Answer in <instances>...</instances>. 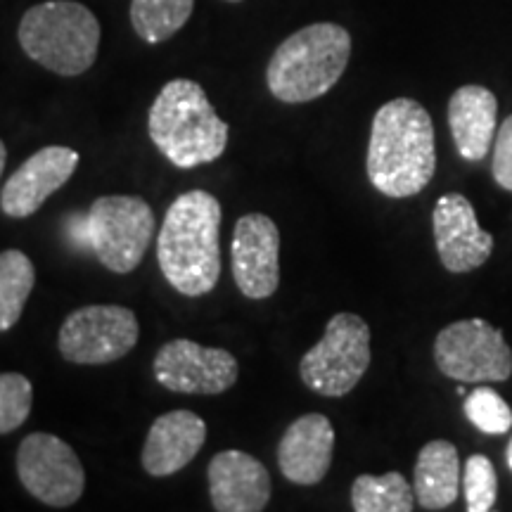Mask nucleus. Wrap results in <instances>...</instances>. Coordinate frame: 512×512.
Wrapping results in <instances>:
<instances>
[{
	"instance_id": "nucleus-24",
	"label": "nucleus",
	"mask_w": 512,
	"mask_h": 512,
	"mask_svg": "<svg viewBox=\"0 0 512 512\" xmlns=\"http://www.w3.org/2000/svg\"><path fill=\"white\" fill-rule=\"evenodd\" d=\"M34 387L22 373H0V434L19 430L31 415Z\"/></svg>"
},
{
	"instance_id": "nucleus-17",
	"label": "nucleus",
	"mask_w": 512,
	"mask_h": 512,
	"mask_svg": "<svg viewBox=\"0 0 512 512\" xmlns=\"http://www.w3.org/2000/svg\"><path fill=\"white\" fill-rule=\"evenodd\" d=\"M207 441V422L192 411H171L159 415L147 432L143 456L150 477H171L195 460Z\"/></svg>"
},
{
	"instance_id": "nucleus-6",
	"label": "nucleus",
	"mask_w": 512,
	"mask_h": 512,
	"mask_svg": "<svg viewBox=\"0 0 512 512\" xmlns=\"http://www.w3.org/2000/svg\"><path fill=\"white\" fill-rule=\"evenodd\" d=\"M370 328L356 313H335L325 335L299 361V377L320 396H347L370 368Z\"/></svg>"
},
{
	"instance_id": "nucleus-23",
	"label": "nucleus",
	"mask_w": 512,
	"mask_h": 512,
	"mask_svg": "<svg viewBox=\"0 0 512 512\" xmlns=\"http://www.w3.org/2000/svg\"><path fill=\"white\" fill-rule=\"evenodd\" d=\"M465 418L484 434H505L512 427L508 401L489 387L472 389V394L465 396Z\"/></svg>"
},
{
	"instance_id": "nucleus-5",
	"label": "nucleus",
	"mask_w": 512,
	"mask_h": 512,
	"mask_svg": "<svg viewBox=\"0 0 512 512\" xmlns=\"http://www.w3.org/2000/svg\"><path fill=\"white\" fill-rule=\"evenodd\" d=\"M19 46L31 60L60 76H79L93 67L100 48V22L86 5L48 0L24 12Z\"/></svg>"
},
{
	"instance_id": "nucleus-21",
	"label": "nucleus",
	"mask_w": 512,
	"mask_h": 512,
	"mask_svg": "<svg viewBox=\"0 0 512 512\" xmlns=\"http://www.w3.org/2000/svg\"><path fill=\"white\" fill-rule=\"evenodd\" d=\"M351 508L356 512H411L415 491L401 472L358 475L351 484Z\"/></svg>"
},
{
	"instance_id": "nucleus-14",
	"label": "nucleus",
	"mask_w": 512,
	"mask_h": 512,
	"mask_svg": "<svg viewBox=\"0 0 512 512\" xmlns=\"http://www.w3.org/2000/svg\"><path fill=\"white\" fill-rule=\"evenodd\" d=\"M81 157L72 147L50 145L31 155L0 192V209L10 219H29L74 176Z\"/></svg>"
},
{
	"instance_id": "nucleus-18",
	"label": "nucleus",
	"mask_w": 512,
	"mask_h": 512,
	"mask_svg": "<svg viewBox=\"0 0 512 512\" xmlns=\"http://www.w3.org/2000/svg\"><path fill=\"white\" fill-rule=\"evenodd\" d=\"M498 100L489 88L467 83L448 100V128L465 162H482L496 136Z\"/></svg>"
},
{
	"instance_id": "nucleus-29",
	"label": "nucleus",
	"mask_w": 512,
	"mask_h": 512,
	"mask_svg": "<svg viewBox=\"0 0 512 512\" xmlns=\"http://www.w3.org/2000/svg\"><path fill=\"white\" fill-rule=\"evenodd\" d=\"M226 3H242V0H226Z\"/></svg>"
},
{
	"instance_id": "nucleus-25",
	"label": "nucleus",
	"mask_w": 512,
	"mask_h": 512,
	"mask_svg": "<svg viewBox=\"0 0 512 512\" xmlns=\"http://www.w3.org/2000/svg\"><path fill=\"white\" fill-rule=\"evenodd\" d=\"M463 489L467 512H489L496 505L498 475L496 467L482 453L467 458L463 467Z\"/></svg>"
},
{
	"instance_id": "nucleus-16",
	"label": "nucleus",
	"mask_w": 512,
	"mask_h": 512,
	"mask_svg": "<svg viewBox=\"0 0 512 512\" xmlns=\"http://www.w3.org/2000/svg\"><path fill=\"white\" fill-rule=\"evenodd\" d=\"M335 456V427L323 413H306L287 427L278 444V467L287 482L320 484Z\"/></svg>"
},
{
	"instance_id": "nucleus-26",
	"label": "nucleus",
	"mask_w": 512,
	"mask_h": 512,
	"mask_svg": "<svg viewBox=\"0 0 512 512\" xmlns=\"http://www.w3.org/2000/svg\"><path fill=\"white\" fill-rule=\"evenodd\" d=\"M491 171H494V181L501 185L503 190L512 192V114L503 121L496 133L494 164H491Z\"/></svg>"
},
{
	"instance_id": "nucleus-13",
	"label": "nucleus",
	"mask_w": 512,
	"mask_h": 512,
	"mask_svg": "<svg viewBox=\"0 0 512 512\" xmlns=\"http://www.w3.org/2000/svg\"><path fill=\"white\" fill-rule=\"evenodd\" d=\"M434 242L448 273H470L494 252V235L479 228L475 207L460 192L441 195L432 211Z\"/></svg>"
},
{
	"instance_id": "nucleus-12",
	"label": "nucleus",
	"mask_w": 512,
	"mask_h": 512,
	"mask_svg": "<svg viewBox=\"0 0 512 512\" xmlns=\"http://www.w3.org/2000/svg\"><path fill=\"white\" fill-rule=\"evenodd\" d=\"M233 280L247 299H268L280 285V230L266 214L238 219L230 245Z\"/></svg>"
},
{
	"instance_id": "nucleus-28",
	"label": "nucleus",
	"mask_w": 512,
	"mask_h": 512,
	"mask_svg": "<svg viewBox=\"0 0 512 512\" xmlns=\"http://www.w3.org/2000/svg\"><path fill=\"white\" fill-rule=\"evenodd\" d=\"M505 460H508V467H510V472H512V439H510V444H508V451H505Z\"/></svg>"
},
{
	"instance_id": "nucleus-19",
	"label": "nucleus",
	"mask_w": 512,
	"mask_h": 512,
	"mask_svg": "<svg viewBox=\"0 0 512 512\" xmlns=\"http://www.w3.org/2000/svg\"><path fill=\"white\" fill-rule=\"evenodd\" d=\"M415 501L422 510H446L460 491L458 448L446 439H434L420 448L415 460Z\"/></svg>"
},
{
	"instance_id": "nucleus-8",
	"label": "nucleus",
	"mask_w": 512,
	"mask_h": 512,
	"mask_svg": "<svg viewBox=\"0 0 512 512\" xmlns=\"http://www.w3.org/2000/svg\"><path fill=\"white\" fill-rule=\"evenodd\" d=\"M434 363L458 382H508L512 377V349L503 332L484 318L446 325L434 339Z\"/></svg>"
},
{
	"instance_id": "nucleus-9",
	"label": "nucleus",
	"mask_w": 512,
	"mask_h": 512,
	"mask_svg": "<svg viewBox=\"0 0 512 512\" xmlns=\"http://www.w3.org/2000/svg\"><path fill=\"white\" fill-rule=\"evenodd\" d=\"M136 313L117 304H91L64 318L57 347L64 361L76 366H107L138 344Z\"/></svg>"
},
{
	"instance_id": "nucleus-7",
	"label": "nucleus",
	"mask_w": 512,
	"mask_h": 512,
	"mask_svg": "<svg viewBox=\"0 0 512 512\" xmlns=\"http://www.w3.org/2000/svg\"><path fill=\"white\" fill-rule=\"evenodd\" d=\"M155 211L143 197L105 195L86 216V245L107 271H136L155 238Z\"/></svg>"
},
{
	"instance_id": "nucleus-1",
	"label": "nucleus",
	"mask_w": 512,
	"mask_h": 512,
	"mask_svg": "<svg viewBox=\"0 0 512 512\" xmlns=\"http://www.w3.org/2000/svg\"><path fill=\"white\" fill-rule=\"evenodd\" d=\"M366 169L373 188L392 200H406L430 185L437 171L434 124L418 100L396 98L375 112Z\"/></svg>"
},
{
	"instance_id": "nucleus-10",
	"label": "nucleus",
	"mask_w": 512,
	"mask_h": 512,
	"mask_svg": "<svg viewBox=\"0 0 512 512\" xmlns=\"http://www.w3.org/2000/svg\"><path fill=\"white\" fill-rule=\"evenodd\" d=\"M17 475L36 501L50 508H69L83 496L86 470L67 441L34 432L17 448Z\"/></svg>"
},
{
	"instance_id": "nucleus-15",
	"label": "nucleus",
	"mask_w": 512,
	"mask_h": 512,
	"mask_svg": "<svg viewBox=\"0 0 512 512\" xmlns=\"http://www.w3.org/2000/svg\"><path fill=\"white\" fill-rule=\"evenodd\" d=\"M209 496L219 512H261L271 501V475L266 465L238 448L209 460Z\"/></svg>"
},
{
	"instance_id": "nucleus-4",
	"label": "nucleus",
	"mask_w": 512,
	"mask_h": 512,
	"mask_svg": "<svg viewBox=\"0 0 512 512\" xmlns=\"http://www.w3.org/2000/svg\"><path fill=\"white\" fill-rule=\"evenodd\" d=\"M351 57V34L332 22H318L287 36L266 69L268 91L285 105L318 100L342 79Z\"/></svg>"
},
{
	"instance_id": "nucleus-11",
	"label": "nucleus",
	"mask_w": 512,
	"mask_h": 512,
	"mask_svg": "<svg viewBox=\"0 0 512 512\" xmlns=\"http://www.w3.org/2000/svg\"><path fill=\"white\" fill-rule=\"evenodd\" d=\"M157 382L176 394H223L238 382L240 363L230 351L204 347L192 339H171L157 351Z\"/></svg>"
},
{
	"instance_id": "nucleus-3",
	"label": "nucleus",
	"mask_w": 512,
	"mask_h": 512,
	"mask_svg": "<svg viewBox=\"0 0 512 512\" xmlns=\"http://www.w3.org/2000/svg\"><path fill=\"white\" fill-rule=\"evenodd\" d=\"M147 133L178 169L216 162L228 145V124L216 114L200 83L174 79L152 102Z\"/></svg>"
},
{
	"instance_id": "nucleus-22",
	"label": "nucleus",
	"mask_w": 512,
	"mask_h": 512,
	"mask_svg": "<svg viewBox=\"0 0 512 512\" xmlns=\"http://www.w3.org/2000/svg\"><path fill=\"white\" fill-rule=\"evenodd\" d=\"M195 0H131V24L145 43L169 41L192 15Z\"/></svg>"
},
{
	"instance_id": "nucleus-27",
	"label": "nucleus",
	"mask_w": 512,
	"mask_h": 512,
	"mask_svg": "<svg viewBox=\"0 0 512 512\" xmlns=\"http://www.w3.org/2000/svg\"><path fill=\"white\" fill-rule=\"evenodd\" d=\"M5 162H8V147H5L3 140H0V176H3Z\"/></svg>"
},
{
	"instance_id": "nucleus-20",
	"label": "nucleus",
	"mask_w": 512,
	"mask_h": 512,
	"mask_svg": "<svg viewBox=\"0 0 512 512\" xmlns=\"http://www.w3.org/2000/svg\"><path fill=\"white\" fill-rule=\"evenodd\" d=\"M36 285L34 261L19 249L0 252V332H8L22 318Z\"/></svg>"
},
{
	"instance_id": "nucleus-2",
	"label": "nucleus",
	"mask_w": 512,
	"mask_h": 512,
	"mask_svg": "<svg viewBox=\"0 0 512 512\" xmlns=\"http://www.w3.org/2000/svg\"><path fill=\"white\" fill-rule=\"evenodd\" d=\"M221 202L207 190L178 195L166 209L157 261L166 283L183 297H202L221 275Z\"/></svg>"
}]
</instances>
